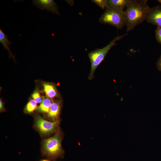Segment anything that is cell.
Instances as JSON below:
<instances>
[{"label": "cell", "instance_id": "1", "mask_svg": "<svg viewBox=\"0 0 161 161\" xmlns=\"http://www.w3.org/2000/svg\"><path fill=\"white\" fill-rule=\"evenodd\" d=\"M147 0H131L124 11L127 32L145 20L150 7Z\"/></svg>", "mask_w": 161, "mask_h": 161}, {"label": "cell", "instance_id": "2", "mask_svg": "<svg viewBox=\"0 0 161 161\" xmlns=\"http://www.w3.org/2000/svg\"><path fill=\"white\" fill-rule=\"evenodd\" d=\"M127 35L125 34L123 35L118 36L105 47L102 48L95 49L89 53L88 57L91 63V71L88 77L89 80L94 77V73L95 69L104 60L111 48L116 44V42L120 40Z\"/></svg>", "mask_w": 161, "mask_h": 161}, {"label": "cell", "instance_id": "3", "mask_svg": "<svg viewBox=\"0 0 161 161\" xmlns=\"http://www.w3.org/2000/svg\"><path fill=\"white\" fill-rule=\"evenodd\" d=\"M102 24H109L118 29H122L126 25L125 12L119 9L106 7L99 19Z\"/></svg>", "mask_w": 161, "mask_h": 161}, {"label": "cell", "instance_id": "4", "mask_svg": "<svg viewBox=\"0 0 161 161\" xmlns=\"http://www.w3.org/2000/svg\"><path fill=\"white\" fill-rule=\"evenodd\" d=\"M61 138L58 134L44 140L43 143L44 155L52 158H57L62 155Z\"/></svg>", "mask_w": 161, "mask_h": 161}, {"label": "cell", "instance_id": "5", "mask_svg": "<svg viewBox=\"0 0 161 161\" xmlns=\"http://www.w3.org/2000/svg\"><path fill=\"white\" fill-rule=\"evenodd\" d=\"M35 124L37 128L41 133L47 134L52 133L55 130L58 122L56 121L50 122L38 116L35 118Z\"/></svg>", "mask_w": 161, "mask_h": 161}, {"label": "cell", "instance_id": "6", "mask_svg": "<svg viewBox=\"0 0 161 161\" xmlns=\"http://www.w3.org/2000/svg\"><path fill=\"white\" fill-rule=\"evenodd\" d=\"M145 20L157 27H161V5L150 8Z\"/></svg>", "mask_w": 161, "mask_h": 161}, {"label": "cell", "instance_id": "7", "mask_svg": "<svg viewBox=\"0 0 161 161\" xmlns=\"http://www.w3.org/2000/svg\"><path fill=\"white\" fill-rule=\"evenodd\" d=\"M33 5L41 10H47L53 13L60 15L58 6L53 0H34Z\"/></svg>", "mask_w": 161, "mask_h": 161}, {"label": "cell", "instance_id": "8", "mask_svg": "<svg viewBox=\"0 0 161 161\" xmlns=\"http://www.w3.org/2000/svg\"><path fill=\"white\" fill-rule=\"evenodd\" d=\"M131 0H107V8L119 9L123 11Z\"/></svg>", "mask_w": 161, "mask_h": 161}, {"label": "cell", "instance_id": "9", "mask_svg": "<svg viewBox=\"0 0 161 161\" xmlns=\"http://www.w3.org/2000/svg\"><path fill=\"white\" fill-rule=\"evenodd\" d=\"M60 110V106L59 103L53 102L48 112V116L52 119L57 118L58 115Z\"/></svg>", "mask_w": 161, "mask_h": 161}, {"label": "cell", "instance_id": "10", "mask_svg": "<svg viewBox=\"0 0 161 161\" xmlns=\"http://www.w3.org/2000/svg\"><path fill=\"white\" fill-rule=\"evenodd\" d=\"M0 42L3 45L4 49L7 50L11 57L14 58L13 55L11 53L9 47L11 42L9 41L7 35L1 29H0Z\"/></svg>", "mask_w": 161, "mask_h": 161}, {"label": "cell", "instance_id": "11", "mask_svg": "<svg viewBox=\"0 0 161 161\" xmlns=\"http://www.w3.org/2000/svg\"><path fill=\"white\" fill-rule=\"evenodd\" d=\"M43 86L44 91L48 97L53 98L57 96V92L54 85L49 83H45Z\"/></svg>", "mask_w": 161, "mask_h": 161}, {"label": "cell", "instance_id": "12", "mask_svg": "<svg viewBox=\"0 0 161 161\" xmlns=\"http://www.w3.org/2000/svg\"><path fill=\"white\" fill-rule=\"evenodd\" d=\"M52 103L51 100L49 98H44L38 107V111L42 112L48 113Z\"/></svg>", "mask_w": 161, "mask_h": 161}, {"label": "cell", "instance_id": "13", "mask_svg": "<svg viewBox=\"0 0 161 161\" xmlns=\"http://www.w3.org/2000/svg\"><path fill=\"white\" fill-rule=\"evenodd\" d=\"M37 103L33 100H31L27 103L25 108L26 111L28 113L33 112L37 108Z\"/></svg>", "mask_w": 161, "mask_h": 161}, {"label": "cell", "instance_id": "14", "mask_svg": "<svg viewBox=\"0 0 161 161\" xmlns=\"http://www.w3.org/2000/svg\"><path fill=\"white\" fill-rule=\"evenodd\" d=\"M92 1L103 9L106 8L107 0H92Z\"/></svg>", "mask_w": 161, "mask_h": 161}, {"label": "cell", "instance_id": "15", "mask_svg": "<svg viewBox=\"0 0 161 161\" xmlns=\"http://www.w3.org/2000/svg\"><path fill=\"white\" fill-rule=\"evenodd\" d=\"M155 37L157 41L161 44V27H158L155 31Z\"/></svg>", "mask_w": 161, "mask_h": 161}, {"label": "cell", "instance_id": "16", "mask_svg": "<svg viewBox=\"0 0 161 161\" xmlns=\"http://www.w3.org/2000/svg\"><path fill=\"white\" fill-rule=\"evenodd\" d=\"M32 97L37 103H41L42 100L40 94L37 91H35L32 95Z\"/></svg>", "mask_w": 161, "mask_h": 161}, {"label": "cell", "instance_id": "17", "mask_svg": "<svg viewBox=\"0 0 161 161\" xmlns=\"http://www.w3.org/2000/svg\"><path fill=\"white\" fill-rule=\"evenodd\" d=\"M156 65L158 69L161 72V54L157 62Z\"/></svg>", "mask_w": 161, "mask_h": 161}, {"label": "cell", "instance_id": "18", "mask_svg": "<svg viewBox=\"0 0 161 161\" xmlns=\"http://www.w3.org/2000/svg\"><path fill=\"white\" fill-rule=\"evenodd\" d=\"M0 110H1L3 108V105L2 103V101L0 100Z\"/></svg>", "mask_w": 161, "mask_h": 161}, {"label": "cell", "instance_id": "19", "mask_svg": "<svg viewBox=\"0 0 161 161\" xmlns=\"http://www.w3.org/2000/svg\"><path fill=\"white\" fill-rule=\"evenodd\" d=\"M40 161H51L47 159H43L41 160Z\"/></svg>", "mask_w": 161, "mask_h": 161}, {"label": "cell", "instance_id": "20", "mask_svg": "<svg viewBox=\"0 0 161 161\" xmlns=\"http://www.w3.org/2000/svg\"><path fill=\"white\" fill-rule=\"evenodd\" d=\"M157 1L159 3L161 4V0H157Z\"/></svg>", "mask_w": 161, "mask_h": 161}]
</instances>
